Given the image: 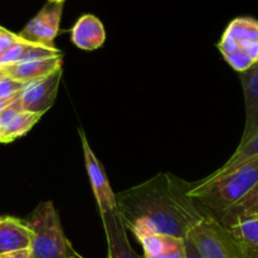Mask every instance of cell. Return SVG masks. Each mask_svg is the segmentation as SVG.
Listing matches in <instances>:
<instances>
[{"label":"cell","instance_id":"6da1fadb","mask_svg":"<svg viewBox=\"0 0 258 258\" xmlns=\"http://www.w3.org/2000/svg\"><path fill=\"white\" fill-rule=\"evenodd\" d=\"M193 184L170 173H159L116 196V211L134 236L161 233L186 239L188 232L203 218L189 197Z\"/></svg>","mask_w":258,"mask_h":258},{"label":"cell","instance_id":"7a4b0ae2","mask_svg":"<svg viewBox=\"0 0 258 258\" xmlns=\"http://www.w3.org/2000/svg\"><path fill=\"white\" fill-rule=\"evenodd\" d=\"M258 186V155L214 180L193 183L189 197L202 211L221 219Z\"/></svg>","mask_w":258,"mask_h":258},{"label":"cell","instance_id":"3957f363","mask_svg":"<svg viewBox=\"0 0 258 258\" xmlns=\"http://www.w3.org/2000/svg\"><path fill=\"white\" fill-rule=\"evenodd\" d=\"M226 62L239 73L253 68L258 62V20L236 18L228 24L218 43Z\"/></svg>","mask_w":258,"mask_h":258},{"label":"cell","instance_id":"277c9868","mask_svg":"<svg viewBox=\"0 0 258 258\" xmlns=\"http://www.w3.org/2000/svg\"><path fill=\"white\" fill-rule=\"evenodd\" d=\"M28 227L33 232L30 258H67L71 242L63 233L59 216L52 202L40 203L33 212Z\"/></svg>","mask_w":258,"mask_h":258},{"label":"cell","instance_id":"5b68a950","mask_svg":"<svg viewBox=\"0 0 258 258\" xmlns=\"http://www.w3.org/2000/svg\"><path fill=\"white\" fill-rule=\"evenodd\" d=\"M186 239L202 258H246V249L242 244L218 219L208 213H204L203 218L188 232Z\"/></svg>","mask_w":258,"mask_h":258},{"label":"cell","instance_id":"8992f818","mask_svg":"<svg viewBox=\"0 0 258 258\" xmlns=\"http://www.w3.org/2000/svg\"><path fill=\"white\" fill-rule=\"evenodd\" d=\"M62 72V68H59L40 80L27 83L17 97V102L22 111L47 112L57 98Z\"/></svg>","mask_w":258,"mask_h":258},{"label":"cell","instance_id":"52a82bcc","mask_svg":"<svg viewBox=\"0 0 258 258\" xmlns=\"http://www.w3.org/2000/svg\"><path fill=\"white\" fill-rule=\"evenodd\" d=\"M81 141H82L83 155H85L86 170H87L88 178H90L91 186H92L93 196H95L96 203L98 206L100 214H105L110 211L116 209V194L111 188L110 180L105 173L101 161L96 158L95 153L91 149L86 134L82 128L78 130Z\"/></svg>","mask_w":258,"mask_h":258},{"label":"cell","instance_id":"ba28073f","mask_svg":"<svg viewBox=\"0 0 258 258\" xmlns=\"http://www.w3.org/2000/svg\"><path fill=\"white\" fill-rule=\"evenodd\" d=\"M62 12L63 4H47L18 35L27 42L54 47L53 42L59 32Z\"/></svg>","mask_w":258,"mask_h":258},{"label":"cell","instance_id":"9c48e42d","mask_svg":"<svg viewBox=\"0 0 258 258\" xmlns=\"http://www.w3.org/2000/svg\"><path fill=\"white\" fill-rule=\"evenodd\" d=\"M108 246V258H139L128 242L126 228L117 211L101 214Z\"/></svg>","mask_w":258,"mask_h":258},{"label":"cell","instance_id":"30bf717a","mask_svg":"<svg viewBox=\"0 0 258 258\" xmlns=\"http://www.w3.org/2000/svg\"><path fill=\"white\" fill-rule=\"evenodd\" d=\"M33 232L27 222L14 217L0 218V254L29 249Z\"/></svg>","mask_w":258,"mask_h":258},{"label":"cell","instance_id":"8fae6325","mask_svg":"<svg viewBox=\"0 0 258 258\" xmlns=\"http://www.w3.org/2000/svg\"><path fill=\"white\" fill-rule=\"evenodd\" d=\"M62 55H58V57L40 58V59L15 63V64L2 67V70L8 77L14 78L23 83H29L33 81L40 80L54 71L62 68Z\"/></svg>","mask_w":258,"mask_h":258},{"label":"cell","instance_id":"7c38bea8","mask_svg":"<svg viewBox=\"0 0 258 258\" xmlns=\"http://www.w3.org/2000/svg\"><path fill=\"white\" fill-rule=\"evenodd\" d=\"M136 238L144 248V258H185V239L161 233H144Z\"/></svg>","mask_w":258,"mask_h":258},{"label":"cell","instance_id":"4fadbf2b","mask_svg":"<svg viewBox=\"0 0 258 258\" xmlns=\"http://www.w3.org/2000/svg\"><path fill=\"white\" fill-rule=\"evenodd\" d=\"M73 44L83 50H95L102 47L106 39L105 27L97 17L85 14L76 22L71 32Z\"/></svg>","mask_w":258,"mask_h":258},{"label":"cell","instance_id":"5bb4252c","mask_svg":"<svg viewBox=\"0 0 258 258\" xmlns=\"http://www.w3.org/2000/svg\"><path fill=\"white\" fill-rule=\"evenodd\" d=\"M241 82L246 106V123L239 144L246 143L258 133V70L252 68L241 73Z\"/></svg>","mask_w":258,"mask_h":258},{"label":"cell","instance_id":"9a60e30c","mask_svg":"<svg viewBox=\"0 0 258 258\" xmlns=\"http://www.w3.org/2000/svg\"><path fill=\"white\" fill-rule=\"evenodd\" d=\"M58 55L62 54L55 47H47V45L37 44V43H30L20 38L19 42L15 43L10 49L0 55V67L32 59H40V58L58 57Z\"/></svg>","mask_w":258,"mask_h":258},{"label":"cell","instance_id":"2e32d148","mask_svg":"<svg viewBox=\"0 0 258 258\" xmlns=\"http://www.w3.org/2000/svg\"><path fill=\"white\" fill-rule=\"evenodd\" d=\"M244 249L258 248V217H241L223 224Z\"/></svg>","mask_w":258,"mask_h":258},{"label":"cell","instance_id":"e0dca14e","mask_svg":"<svg viewBox=\"0 0 258 258\" xmlns=\"http://www.w3.org/2000/svg\"><path fill=\"white\" fill-rule=\"evenodd\" d=\"M257 155H258V133L256 135L252 136L249 140H247L246 143L239 144L237 150L234 151L233 155H232L231 158L224 163V165L221 166V168H219L218 170L214 171V173H212L209 176L204 178L203 180L211 181V180H214V179H218L219 176L224 175V174L228 173L229 170H232V169H234L236 166H238L239 164L244 163L246 160L254 158V156Z\"/></svg>","mask_w":258,"mask_h":258},{"label":"cell","instance_id":"ac0fdd59","mask_svg":"<svg viewBox=\"0 0 258 258\" xmlns=\"http://www.w3.org/2000/svg\"><path fill=\"white\" fill-rule=\"evenodd\" d=\"M44 113L29 112V111H20L14 118L10 121L9 125L2 131V141L0 143H12L17 139L22 138L25 134L32 130L33 126L40 120Z\"/></svg>","mask_w":258,"mask_h":258},{"label":"cell","instance_id":"d6986e66","mask_svg":"<svg viewBox=\"0 0 258 258\" xmlns=\"http://www.w3.org/2000/svg\"><path fill=\"white\" fill-rule=\"evenodd\" d=\"M241 217H258V186L251 194H248L243 201H241L237 206L229 209L219 219V222L222 224H226L232 219L241 218Z\"/></svg>","mask_w":258,"mask_h":258},{"label":"cell","instance_id":"ffe728a7","mask_svg":"<svg viewBox=\"0 0 258 258\" xmlns=\"http://www.w3.org/2000/svg\"><path fill=\"white\" fill-rule=\"evenodd\" d=\"M27 83H23L20 81L10 78L8 76L0 80V98H5V100H10V98L18 97L23 88L25 87Z\"/></svg>","mask_w":258,"mask_h":258},{"label":"cell","instance_id":"44dd1931","mask_svg":"<svg viewBox=\"0 0 258 258\" xmlns=\"http://www.w3.org/2000/svg\"><path fill=\"white\" fill-rule=\"evenodd\" d=\"M20 40V37L15 33L9 32L5 28L0 29V55L4 54L8 49L13 47L15 43H18Z\"/></svg>","mask_w":258,"mask_h":258},{"label":"cell","instance_id":"7402d4cb","mask_svg":"<svg viewBox=\"0 0 258 258\" xmlns=\"http://www.w3.org/2000/svg\"><path fill=\"white\" fill-rule=\"evenodd\" d=\"M20 111H22V108L19 107V105H18L17 102V98H15L14 102L10 103L8 107H5L4 110L0 112V131L4 130V128L9 125L10 121H12L13 118L17 116V113L20 112Z\"/></svg>","mask_w":258,"mask_h":258},{"label":"cell","instance_id":"603a6c76","mask_svg":"<svg viewBox=\"0 0 258 258\" xmlns=\"http://www.w3.org/2000/svg\"><path fill=\"white\" fill-rule=\"evenodd\" d=\"M0 258H30V248L23 251L10 252V253L0 254Z\"/></svg>","mask_w":258,"mask_h":258},{"label":"cell","instance_id":"cb8c5ba5","mask_svg":"<svg viewBox=\"0 0 258 258\" xmlns=\"http://www.w3.org/2000/svg\"><path fill=\"white\" fill-rule=\"evenodd\" d=\"M184 244H185V258H202L199 256L198 251L194 248V246L188 241V239L184 241Z\"/></svg>","mask_w":258,"mask_h":258},{"label":"cell","instance_id":"d4e9b609","mask_svg":"<svg viewBox=\"0 0 258 258\" xmlns=\"http://www.w3.org/2000/svg\"><path fill=\"white\" fill-rule=\"evenodd\" d=\"M15 98H17V97H15ZM15 98H10V100H5V98H0V112H2V111L4 110L5 107H8V106H9L10 103L14 102Z\"/></svg>","mask_w":258,"mask_h":258},{"label":"cell","instance_id":"484cf974","mask_svg":"<svg viewBox=\"0 0 258 258\" xmlns=\"http://www.w3.org/2000/svg\"><path fill=\"white\" fill-rule=\"evenodd\" d=\"M67 258H83L81 256L80 253H77V252L75 251V248L72 247V243H70V246H68V257Z\"/></svg>","mask_w":258,"mask_h":258},{"label":"cell","instance_id":"4316f807","mask_svg":"<svg viewBox=\"0 0 258 258\" xmlns=\"http://www.w3.org/2000/svg\"><path fill=\"white\" fill-rule=\"evenodd\" d=\"M246 258H258V248L247 249V251H246Z\"/></svg>","mask_w":258,"mask_h":258},{"label":"cell","instance_id":"83f0119b","mask_svg":"<svg viewBox=\"0 0 258 258\" xmlns=\"http://www.w3.org/2000/svg\"><path fill=\"white\" fill-rule=\"evenodd\" d=\"M63 2H64V0H48L49 4H63Z\"/></svg>","mask_w":258,"mask_h":258},{"label":"cell","instance_id":"f1b7e54d","mask_svg":"<svg viewBox=\"0 0 258 258\" xmlns=\"http://www.w3.org/2000/svg\"><path fill=\"white\" fill-rule=\"evenodd\" d=\"M4 72H3V70H2V67H0V80H2L3 77H4Z\"/></svg>","mask_w":258,"mask_h":258},{"label":"cell","instance_id":"f546056e","mask_svg":"<svg viewBox=\"0 0 258 258\" xmlns=\"http://www.w3.org/2000/svg\"><path fill=\"white\" fill-rule=\"evenodd\" d=\"M251 70H252V68H251ZM253 70H258V62L256 63V66H254V67H253Z\"/></svg>","mask_w":258,"mask_h":258},{"label":"cell","instance_id":"4dcf8cb0","mask_svg":"<svg viewBox=\"0 0 258 258\" xmlns=\"http://www.w3.org/2000/svg\"><path fill=\"white\" fill-rule=\"evenodd\" d=\"M0 141H2V131H0Z\"/></svg>","mask_w":258,"mask_h":258},{"label":"cell","instance_id":"1f68e13d","mask_svg":"<svg viewBox=\"0 0 258 258\" xmlns=\"http://www.w3.org/2000/svg\"><path fill=\"white\" fill-rule=\"evenodd\" d=\"M2 28H3V27H0V29H2Z\"/></svg>","mask_w":258,"mask_h":258}]
</instances>
